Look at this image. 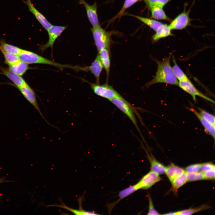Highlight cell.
<instances>
[{
	"mask_svg": "<svg viewBox=\"0 0 215 215\" xmlns=\"http://www.w3.org/2000/svg\"><path fill=\"white\" fill-rule=\"evenodd\" d=\"M171 55L162 61L155 60L157 65L156 75L150 81L148 82L145 87L147 88L157 83H164L178 86L179 82L175 77L171 66L170 60Z\"/></svg>",
	"mask_w": 215,
	"mask_h": 215,
	"instance_id": "obj_1",
	"label": "cell"
},
{
	"mask_svg": "<svg viewBox=\"0 0 215 215\" xmlns=\"http://www.w3.org/2000/svg\"><path fill=\"white\" fill-rule=\"evenodd\" d=\"M20 60L28 64H41L51 65L60 69L69 68L76 70L77 66L61 64L44 57L32 52L22 49L18 55Z\"/></svg>",
	"mask_w": 215,
	"mask_h": 215,
	"instance_id": "obj_2",
	"label": "cell"
},
{
	"mask_svg": "<svg viewBox=\"0 0 215 215\" xmlns=\"http://www.w3.org/2000/svg\"><path fill=\"white\" fill-rule=\"evenodd\" d=\"M95 43L98 52L105 48L110 50L113 32H108L102 28L100 25L93 27L91 29Z\"/></svg>",
	"mask_w": 215,
	"mask_h": 215,
	"instance_id": "obj_3",
	"label": "cell"
},
{
	"mask_svg": "<svg viewBox=\"0 0 215 215\" xmlns=\"http://www.w3.org/2000/svg\"><path fill=\"white\" fill-rule=\"evenodd\" d=\"M91 87L96 95L109 100L113 98H122L121 96L111 86L107 84L90 83Z\"/></svg>",
	"mask_w": 215,
	"mask_h": 215,
	"instance_id": "obj_4",
	"label": "cell"
},
{
	"mask_svg": "<svg viewBox=\"0 0 215 215\" xmlns=\"http://www.w3.org/2000/svg\"><path fill=\"white\" fill-rule=\"evenodd\" d=\"M114 105L126 115L138 129L133 108L123 98H114L109 100Z\"/></svg>",
	"mask_w": 215,
	"mask_h": 215,
	"instance_id": "obj_5",
	"label": "cell"
},
{
	"mask_svg": "<svg viewBox=\"0 0 215 215\" xmlns=\"http://www.w3.org/2000/svg\"><path fill=\"white\" fill-rule=\"evenodd\" d=\"M178 86L182 90L190 94L195 101H196V97L198 96L211 103H214V102L213 100L198 90L189 79L179 81Z\"/></svg>",
	"mask_w": 215,
	"mask_h": 215,
	"instance_id": "obj_6",
	"label": "cell"
},
{
	"mask_svg": "<svg viewBox=\"0 0 215 215\" xmlns=\"http://www.w3.org/2000/svg\"><path fill=\"white\" fill-rule=\"evenodd\" d=\"M161 179L159 175L151 170L142 176L135 184L137 190L150 188Z\"/></svg>",
	"mask_w": 215,
	"mask_h": 215,
	"instance_id": "obj_7",
	"label": "cell"
},
{
	"mask_svg": "<svg viewBox=\"0 0 215 215\" xmlns=\"http://www.w3.org/2000/svg\"><path fill=\"white\" fill-rule=\"evenodd\" d=\"M67 28V26L52 25L47 30L49 36L48 41L46 44L40 46V50L43 51L49 47L52 48L56 39Z\"/></svg>",
	"mask_w": 215,
	"mask_h": 215,
	"instance_id": "obj_8",
	"label": "cell"
},
{
	"mask_svg": "<svg viewBox=\"0 0 215 215\" xmlns=\"http://www.w3.org/2000/svg\"><path fill=\"white\" fill-rule=\"evenodd\" d=\"M17 88L24 97L34 107L46 122L50 124L41 112L38 104L36 94L33 89L27 84L24 85Z\"/></svg>",
	"mask_w": 215,
	"mask_h": 215,
	"instance_id": "obj_9",
	"label": "cell"
},
{
	"mask_svg": "<svg viewBox=\"0 0 215 215\" xmlns=\"http://www.w3.org/2000/svg\"><path fill=\"white\" fill-rule=\"evenodd\" d=\"M190 21L189 12H184L173 19L169 26L171 30H182L189 25Z\"/></svg>",
	"mask_w": 215,
	"mask_h": 215,
	"instance_id": "obj_10",
	"label": "cell"
},
{
	"mask_svg": "<svg viewBox=\"0 0 215 215\" xmlns=\"http://www.w3.org/2000/svg\"><path fill=\"white\" fill-rule=\"evenodd\" d=\"M84 6L88 19L93 27L99 25L97 14V6L96 2L92 5L88 4L85 0H78Z\"/></svg>",
	"mask_w": 215,
	"mask_h": 215,
	"instance_id": "obj_11",
	"label": "cell"
},
{
	"mask_svg": "<svg viewBox=\"0 0 215 215\" xmlns=\"http://www.w3.org/2000/svg\"><path fill=\"white\" fill-rule=\"evenodd\" d=\"M22 1L27 5L29 10L34 15L36 19L45 30H47L51 27V24L47 20L43 14L35 7L31 0Z\"/></svg>",
	"mask_w": 215,
	"mask_h": 215,
	"instance_id": "obj_12",
	"label": "cell"
},
{
	"mask_svg": "<svg viewBox=\"0 0 215 215\" xmlns=\"http://www.w3.org/2000/svg\"><path fill=\"white\" fill-rule=\"evenodd\" d=\"M103 68L98 53L91 65L88 67V71H90L95 77L96 84H99L100 76Z\"/></svg>",
	"mask_w": 215,
	"mask_h": 215,
	"instance_id": "obj_13",
	"label": "cell"
},
{
	"mask_svg": "<svg viewBox=\"0 0 215 215\" xmlns=\"http://www.w3.org/2000/svg\"><path fill=\"white\" fill-rule=\"evenodd\" d=\"M188 109L197 117L204 127L205 131L210 135L214 139H215V125H212L202 117L194 108L191 106Z\"/></svg>",
	"mask_w": 215,
	"mask_h": 215,
	"instance_id": "obj_14",
	"label": "cell"
},
{
	"mask_svg": "<svg viewBox=\"0 0 215 215\" xmlns=\"http://www.w3.org/2000/svg\"><path fill=\"white\" fill-rule=\"evenodd\" d=\"M146 152L150 164L151 170L159 175L165 173L166 167L156 160L151 153L149 154L146 151Z\"/></svg>",
	"mask_w": 215,
	"mask_h": 215,
	"instance_id": "obj_15",
	"label": "cell"
},
{
	"mask_svg": "<svg viewBox=\"0 0 215 215\" xmlns=\"http://www.w3.org/2000/svg\"><path fill=\"white\" fill-rule=\"evenodd\" d=\"M185 171L182 168L171 163L166 167L165 173L171 182L174 179L181 175Z\"/></svg>",
	"mask_w": 215,
	"mask_h": 215,
	"instance_id": "obj_16",
	"label": "cell"
},
{
	"mask_svg": "<svg viewBox=\"0 0 215 215\" xmlns=\"http://www.w3.org/2000/svg\"><path fill=\"white\" fill-rule=\"evenodd\" d=\"M137 190L134 185H131L120 191L118 195L119 199L114 202L108 204L107 207L109 212H110L112 208L120 201Z\"/></svg>",
	"mask_w": 215,
	"mask_h": 215,
	"instance_id": "obj_17",
	"label": "cell"
},
{
	"mask_svg": "<svg viewBox=\"0 0 215 215\" xmlns=\"http://www.w3.org/2000/svg\"><path fill=\"white\" fill-rule=\"evenodd\" d=\"M98 52L103 68H104L107 74L108 80L110 65L109 50L107 49L104 48Z\"/></svg>",
	"mask_w": 215,
	"mask_h": 215,
	"instance_id": "obj_18",
	"label": "cell"
},
{
	"mask_svg": "<svg viewBox=\"0 0 215 215\" xmlns=\"http://www.w3.org/2000/svg\"><path fill=\"white\" fill-rule=\"evenodd\" d=\"M2 74L8 77L17 87L24 85L27 84L24 79L21 76L14 74L8 70L1 68Z\"/></svg>",
	"mask_w": 215,
	"mask_h": 215,
	"instance_id": "obj_19",
	"label": "cell"
},
{
	"mask_svg": "<svg viewBox=\"0 0 215 215\" xmlns=\"http://www.w3.org/2000/svg\"><path fill=\"white\" fill-rule=\"evenodd\" d=\"M171 30L169 26L166 24H163L153 36L152 37L153 42L154 43L161 39L173 35L171 33Z\"/></svg>",
	"mask_w": 215,
	"mask_h": 215,
	"instance_id": "obj_20",
	"label": "cell"
},
{
	"mask_svg": "<svg viewBox=\"0 0 215 215\" xmlns=\"http://www.w3.org/2000/svg\"><path fill=\"white\" fill-rule=\"evenodd\" d=\"M29 69L28 64L20 61L14 64L9 66L8 70L14 74L22 76Z\"/></svg>",
	"mask_w": 215,
	"mask_h": 215,
	"instance_id": "obj_21",
	"label": "cell"
},
{
	"mask_svg": "<svg viewBox=\"0 0 215 215\" xmlns=\"http://www.w3.org/2000/svg\"><path fill=\"white\" fill-rule=\"evenodd\" d=\"M188 173L185 171L180 176L176 178L171 182L172 184L171 190L176 193L178 190L187 182Z\"/></svg>",
	"mask_w": 215,
	"mask_h": 215,
	"instance_id": "obj_22",
	"label": "cell"
},
{
	"mask_svg": "<svg viewBox=\"0 0 215 215\" xmlns=\"http://www.w3.org/2000/svg\"><path fill=\"white\" fill-rule=\"evenodd\" d=\"M146 24L154 31H156L163 25L161 22L155 20L138 16L131 15Z\"/></svg>",
	"mask_w": 215,
	"mask_h": 215,
	"instance_id": "obj_23",
	"label": "cell"
},
{
	"mask_svg": "<svg viewBox=\"0 0 215 215\" xmlns=\"http://www.w3.org/2000/svg\"><path fill=\"white\" fill-rule=\"evenodd\" d=\"M151 11V17L159 20H164L170 21V19L166 15L162 8L153 7L150 8Z\"/></svg>",
	"mask_w": 215,
	"mask_h": 215,
	"instance_id": "obj_24",
	"label": "cell"
},
{
	"mask_svg": "<svg viewBox=\"0 0 215 215\" xmlns=\"http://www.w3.org/2000/svg\"><path fill=\"white\" fill-rule=\"evenodd\" d=\"M173 65L172 70L175 77L179 81L187 80L189 79L186 74L177 64L174 56H173Z\"/></svg>",
	"mask_w": 215,
	"mask_h": 215,
	"instance_id": "obj_25",
	"label": "cell"
},
{
	"mask_svg": "<svg viewBox=\"0 0 215 215\" xmlns=\"http://www.w3.org/2000/svg\"><path fill=\"white\" fill-rule=\"evenodd\" d=\"M0 50L11 54L19 55L22 49L19 47L4 42H0Z\"/></svg>",
	"mask_w": 215,
	"mask_h": 215,
	"instance_id": "obj_26",
	"label": "cell"
},
{
	"mask_svg": "<svg viewBox=\"0 0 215 215\" xmlns=\"http://www.w3.org/2000/svg\"><path fill=\"white\" fill-rule=\"evenodd\" d=\"M210 208V206L206 205L200 206L198 207L190 208L180 211H176V215H191L201 211L208 209Z\"/></svg>",
	"mask_w": 215,
	"mask_h": 215,
	"instance_id": "obj_27",
	"label": "cell"
},
{
	"mask_svg": "<svg viewBox=\"0 0 215 215\" xmlns=\"http://www.w3.org/2000/svg\"><path fill=\"white\" fill-rule=\"evenodd\" d=\"M81 202H80V200H79V210H75L74 209H73L72 208H69L67 206H66L64 204H63L61 205H53V206H56L59 207H60L61 208H65L68 210H69V211H70L71 212L73 213L74 214H75L76 215H96L98 214H96L95 213V212H90V211H85L84 210H83L82 208H81Z\"/></svg>",
	"mask_w": 215,
	"mask_h": 215,
	"instance_id": "obj_28",
	"label": "cell"
},
{
	"mask_svg": "<svg viewBox=\"0 0 215 215\" xmlns=\"http://www.w3.org/2000/svg\"><path fill=\"white\" fill-rule=\"evenodd\" d=\"M3 53L5 60V63L9 66L14 64L20 60L18 55L11 54L0 50Z\"/></svg>",
	"mask_w": 215,
	"mask_h": 215,
	"instance_id": "obj_29",
	"label": "cell"
},
{
	"mask_svg": "<svg viewBox=\"0 0 215 215\" xmlns=\"http://www.w3.org/2000/svg\"><path fill=\"white\" fill-rule=\"evenodd\" d=\"M139 0H125L122 9L120 11L109 21L110 23L114 22L117 18L120 19L125 11Z\"/></svg>",
	"mask_w": 215,
	"mask_h": 215,
	"instance_id": "obj_30",
	"label": "cell"
},
{
	"mask_svg": "<svg viewBox=\"0 0 215 215\" xmlns=\"http://www.w3.org/2000/svg\"><path fill=\"white\" fill-rule=\"evenodd\" d=\"M171 0H144L149 8L157 7L163 8Z\"/></svg>",
	"mask_w": 215,
	"mask_h": 215,
	"instance_id": "obj_31",
	"label": "cell"
},
{
	"mask_svg": "<svg viewBox=\"0 0 215 215\" xmlns=\"http://www.w3.org/2000/svg\"><path fill=\"white\" fill-rule=\"evenodd\" d=\"M198 109L199 110V113L201 116L204 119L209 122L215 125V116L205 110L198 108Z\"/></svg>",
	"mask_w": 215,
	"mask_h": 215,
	"instance_id": "obj_32",
	"label": "cell"
},
{
	"mask_svg": "<svg viewBox=\"0 0 215 215\" xmlns=\"http://www.w3.org/2000/svg\"><path fill=\"white\" fill-rule=\"evenodd\" d=\"M203 179H204L203 173L201 171L188 173L187 182H193Z\"/></svg>",
	"mask_w": 215,
	"mask_h": 215,
	"instance_id": "obj_33",
	"label": "cell"
},
{
	"mask_svg": "<svg viewBox=\"0 0 215 215\" xmlns=\"http://www.w3.org/2000/svg\"><path fill=\"white\" fill-rule=\"evenodd\" d=\"M204 163H196L187 166L185 170L187 173H191L199 171Z\"/></svg>",
	"mask_w": 215,
	"mask_h": 215,
	"instance_id": "obj_34",
	"label": "cell"
},
{
	"mask_svg": "<svg viewBox=\"0 0 215 215\" xmlns=\"http://www.w3.org/2000/svg\"><path fill=\"white\" fill-rule=\"evenodd\" d=\"M149 209L148 215H159V212L154 208L152 199L148 194Z\"/></svg>",
	"mask_w": 215,
	"mask_h": 215,
	"instance_id": "obj_35",
	"label": "cell"
},
{
	"mask_svg": "<svg viewBox=\"0 0 215 215\" xmlns=\"http://www.w3.org/2000/svg\"><path fill=\"white\" fill-rule=\"evenodd\" d=\"M213 170H215L214 164L211 162H207L204 163L200 170V171L204 173L206 171Z\"/></svg>",
	"mask_w": 215,
	"mask_h": 215,
	"instance_id": "obj_36",
	"label": "cell"
},
{
	"mask_svg": "<svg viewBox=\"0 0 215 215\" xmlns=\"http://www.w3.org/2000/svg\"><path fill=\"white\" fill-rule=\"evenodd\" d=\"M215 170L206 171L203 173L204 179L214 180Z\"/></svg>",
	"mask_w": 215,
	"mask_h": 215,
	"instance_id": "obj_37",
	"label": "cell"
},
{
	"mask_svg": "<svg viewBox=\"0 0 215 215\" xmlns=\"http://www.w3.org/2000/svg\"><path fill=\"white\" fill-rule=\"evenodd\" d=\"M10 182L9 181L5 180V177H3L0 178V183L4 182Z\"/></svg>",
	"mask_w": 215,
	"mask_h": 215,
	"instance_id": "obj_38",
	"label": "cell"
}]
</instances>
